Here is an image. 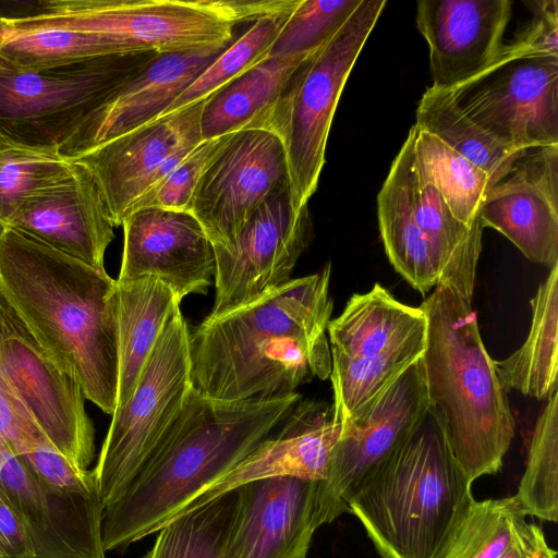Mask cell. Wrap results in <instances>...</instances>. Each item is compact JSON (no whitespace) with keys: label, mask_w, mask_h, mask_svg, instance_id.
I'll return each mask as SVG.
<instances>
[{"label":"cell","mask_w":558,"mask_h":558,"mask_svg":"<svg viewBox=\"0 0 558 558\" xmlns=\"http://www.w3.org/2000/svg\"><path fill=\"white\" fill-rule=\"evenodd\" d=\"M330 265L222 315L190 333L191 386L204 397L238 401L296 392L331 372L327 326Z\"/></svg>","instance_id":"cell-1"},{"label":"cell","mask_w":558,"mask_h":558,"mask_svg":"<svg viewBox=\"0 0 558 558\" xmlns=\"http://www.w3.org/2000/svg\"><path fill=\"white\" fill-rule=\"evenodd\" d=\"M0 291L84 397L117 408L118 283L105 270L11 229L0 231Z\"/></svg>","instance_id":"cell-2"},{"label":"cell","mask_w":558,"mask_h":558,"mask_svg":"<svg viewBox=\"0 0 558 558\" xmlns=\"http://www.w3.org/2000/svg\"><path fill=\"white\" fill-rule=\"evenodd\" d=\"M300 393L225 401L190 388L184 404L148 463L105 508L104 550L128 548L158 532L204 486L235 466L272 434Z\"/></svg>","instance_id":"cell-3"},{"label":"cell","mask_w":558,"mask_h":558,"mask_svg":"<svg viewBox=\"0 0 558 558\" xmlns=\"http://www.w3.org/2000/svg\"><path fill=\"white\" fill-rule=\"evenodd\" d=\"M472 301L441 282L420 305L427 319L421 362L428 410L471 483L500 471L515 429Z\"/></svg>","instance_id":"cell-4"},{"label":"cell","mask_w":558,"mask_h":558,"mask_svg":"<svg viewBox=\"0 0 558 558\" xmlns=\"http://www.w3.org/2000/svg\"><path fill=\"white\" fill-rule=\"evenodd\" d=\"M474 499L436 416L415 432L359 487L348 504L381 558H439Z\"/></svg>","instance_id":"cell-5"},{"label":"cell","mask_w":558,"mask_h":558,"mask_svg":"<svg viewBox=\"0 0 558 558\" xmlns=\"http://www.w3.org/2000/svg\"><path fill=\"white\" fill-rule=\"evenodd\" d=\"M387 1L362 0L342 27L295 70L260 128L284 148L295 210L307 205L325 165L327 140L345 82Z\"/></svg>","instance_id":"cell-6"},{"label":"cell","mask_w":558,"mask_h":558,"mask_svg":"<svg viewBox=\"0 0 558 558\" xmlns=\"http://www.w3.org/2000/svg\"><path fill=\"white\" fill-rule=\"evenodd\" d=\"M156 54H112L39 70L0 57V137L58 153L80 123Z\"/></svg>","instance_id":"cell-7"},{"label":"cell","mask_w":558,"mask_h":558,"mask_svg":"<svg viewBox=\"0 0 558 558\" xmlns=\"http://www.w3.org/2000/svg\"><path fill=\"white\" fill-rule=\"evenodd\" d=\"M191 388L190 331L177 306L168 316L130 398L112 414L93 470L105 508L142 473Z\"/></svg>","instance_id":"cell-8"},{"label":"cell","mask_w":558,"mask_h":558,"mask_svg":"<svg viewBox=\"0 0 558 558\" xmlns=\"http://www.w3.org/2000/svg\"><path fill=\"white\" fill-rule=\"evenodd\" d=\"M0 373L50 444L75 466L88 470L95 456V430L82 388L1 291Z\"/></svg>","instance_id":"cell-9"},{"label":"cell","mask_w":558,"mask_h":558,"mask_svg":"<svg viewBox=\"0 0 558 558\" xmlns=\"http://www.w3.org/2000/svg\"><path fill=\"white\" fill-rule=\"evenodd\" d=\"M51 15L31 22L92 33L133 53L226 47L233 25L206 0H52Z\"/></svg>","instance_id":"cell-10"},{"label":"cell","mask_w":558,"mask_h":558,"mask_svg":"<svg viewBox=\"0 0 558 558\" xmlns=\"http://www.w3.org/2000/svg\"><path fill=\"white\" fill-rule=\"evenodd\" d=\"M427 412L418 359L371 405L341 423L327 477L318 483L319 526L349 512L348 504L359 487L415 432Z\"/></svg>","instance_id":"cell-11"},{"label":"cell","mask_w":558,"mask_h":558,"mask_svg":"<svg viewBox=\"0 0 558 558\" xmlns=\"http://www.w3.org/2000/svg\"><path fill=\"white\" fill-rule=\"evenodd\" d=\"M311 234L307 205L295 210L290 185L281 187L257 208L231 244L214 246L216 293L208 316L243 306L290 281Z\"/></svg>","instance_id":"cell-12"},{"label":"cell","mask_w":558,"mask_h":558,"mask_svg":"<svg viewBox=\"0 0 558 558\" xmlns=\"http://www.w3.org/2000/svg\"><path fill=\"white\" fill-rule=\"evenodd\" d=\"M289 184L280 138L263 129L228 134L205 168L189 211L214 246L232 243L257 208Z\"/></svg>","instance_id":"cell-13"},{"label":"cell","mask_w":558,"mask_h":558,"mask_svg":"<svg viewBox=\"0 0 558 558\" xmlns=\"http://www.w3.org/2000/svg\"><path fill=\"white\" fill-rule=\"evenodd\" d=\"M449 92L500 143L522 151L558 146V58L518 59Z\"/></svg>","instance_id":"cell-14"},{"label":"cell","mask_w":558,"mask_h":558,"mask_svg":"<svg viewBox=\"0 0 558 558\" xmlns=\"http://www.w3.org/2000/svg\"><path fill=\"white\" fill-rule=\"evenodd\" d=\"M206 99L161 117L74 159L96 180L114 227L202 142ZM72 161V160H71Z\"/></svg>","instance_id":"cell-15"},{"label":"cell","mask_w":558,"mask_h":558,"mask_svg":"<svg viewBox=\"0 0 558 558\" xmlns=\"http://www.w3.org/2000/svg\"><path fill=\"white\" fill-rule=\"evenodd\" d=\"M512 14L510 0H421L416 26L429 49L436 88L471 84L504 61V34Z\"/></svg>","instance_id":"cell-16"},{"label":"cell","mask_w":558,"mask_h":558,"mask_svg":"<svg viewBox=\"0 0 558 558\" xmlns=\"http://www.w3.org/2000/svg\"><path fill=\"white\" fill-rule=\"evenodd\" d=\"M123 254L118 282L160 279L181 303L205 293L215 275L214 245L190 211L144 207L122 222Z\"/></svg>","instance_id":"cell-17"},{"label":"cell","mask_w":558,"mask_h":558,"mask_svg":"<svg viewBox=\"0 0 558 558\" xmlns=\"http://www.w3.org/2000/svg\"><path fill=\"white\" fill-rule=\"evenodd\" d=\"M0 490L22 520L36 558H106L100 497L63 494L48 487L1 436Z\"/></svg>","instance_id":"cell-18"},{"label":"cell","mask_w":558,"mask_h":558,"mask_svg":"<svg viewBox=\"0 0 558 558\" xmlns=\"http://www.w3.org/2000/svg\"><path fill=\"white\" fill-rule=\"evenodd\" d=\"M318 483L284 475L239 487L225 558H306L319 527Z\"/></svg>","instance_id":"cell-19"},{"label":"cell","mask_w":558,"mask_h":558,"mask_svg":"<svg viewBox=\"0 0 558 558\" xmlns=\"http://www.w3.org/2000/svg\"><path fill=\"white\" fill-rule=\"evenodd\" d=\"M227 47L157 53L137 75L80 123L58 154L74 160L157 120Z\"/></svg>","instance_id":"cell-20"},{"label":"cell","mask_w":558,"mask_h":558,"mask_svg":"<svg viewBox=\"0 0 558 558\" xmlns=\"http://www.w3.org/2000/svg\"><path fill=\"white\" fill-rule=\"evenodd\" d=\"M281 424L279 433L269 435L235 466L204 486L170 520L254 481L284 475L324 481L341 433L332 405L300 399Z\"/></svg>","instance_id":"cell-21"},{"label":"cell","mask_w":558,"mask_h":558,"mask_svg":"<svg viewBox=\"0 0 558 558\" xmlns=\"http://www.w3.org/2000/svg\"><path fill=\"white\" fill-rule=\"evenodd\" d=\"M478 219L531 262L549 269L558 265V146L537 148L518 161L492 186Z\"/></svg>","instance_id":"cell-22"},{"label":"cell","mask_w":558,"mask_h":558,"mask_svg":"<svg viewBox=\"0 0 558 558\" xmlns=\"http://www.w3.org/2000/svg\"><path fill=\"white\" fill-rule=\"evenodd\" d=\"M72 162L69 175L26 201L7 229L102 269L114 225L90 171Z\"/></svg>","instance_id":"cell-23"},{"label":"cell","mask_w":558,"mask_h":558,"mask_svg":"<svg viewBox=\"0 0 558 558\" xmlns=\"http://www.w3.org/2000/svg\"><path fill=\"white\" fill-rule=\"evenodd\" d=\"M426 331L427 319L420 306L401 303L379 283L353 294L327 326L330 353L367 359H420Z\"/></svg>","instance_id":"cell-24"},{"label":"cell","mask_w":558,"mask_h":558,"mask_svg":"<svg viewBox=\"0 0 558 558\" xmlns=\"http://www.w3.org/2000/svg\"><path fill=\"white\" fill-rule=\"evenodd\" d=\"M414 140L413 125L377 195V215L390 264L410 286L426 295L442 281V269L416 220Z\"/></svg>","instance_id":"cell-25"},{"label":"cell","mask_w":558,"mask_h":558,"mask_svg":"<svg viewBox=\"0 0 558 558\" xmlns=\"http://www.w3.org/2000/svg\"><path fill=\"white\" fill-rule=\"evenodd\" d=\"M312 53L265 59L209 96L201 117L203 141L259 129L295 70Z\"/></svg>","instance_id":"cell-26"},{"label":"cell","mask_w":558,"mask_h":558,"mask_svg":"<svg viewBox=\"0 0 558 558\" xmlns=\"http://www.w3.org/2000/svg\"><path fill=\"white\" fill-rule=\"evenodd\" d=\"M119 378L117 408L132 395L159 333L180 306L173 292L158 278L118 282ZM116 408V409H117Z\"/></svg>","instance_id":"cell-27"},{"label":"cell","mask_w":558,"mask_h":558,"mask_svg":"<svg viewBox=\"0 0 558 558\" xmlns=\"http://www.w3.org/2000/svg\"><path fill=\"white\" fill-rule=\"evenodd\" d=\"M532 322L523 344L495 361L501 387L537 400L558 389V265L549 269L531 300Z\"/></svg>","instance_id":"cell-28"},{"label":"cell","mask_w":558,"mask_h":558,"mask_svg":"<svg viewBox=\"0 0 558 558\" xmlns=\"http://www.w3.org/2000/svg\"><path fill=\"white\" fill-rule=\"evenodd\" d=\"M414 125L482 170L494 185L509 175L526 153L493 137L461 110L449 90L434 86L422 95Z\"/></svg>","instance_id":"cell-29"},{"label":"cell","mask_w":558,"mask_h":558,"mask_svg":"<svg viewBox=\"0 0 558 558\" xmlns=\"http://www.w3.org/2000/svg\"><path fill=\"white\" fill-rule=\"evenodd\" d=\"M131 53L123 46L97 34L31 21L0 22V57L22 69H49Z\"/></svg>","instance_id":"cell-30"},{"label":"cell","mask_w":558,"mask_h":558,"mask_svg":"<svg viewBox=\"0 0 558 558\" xmlns=\"http://www.w3.org/2000/svg\"><path fill=\"white\" fill-rule=\"evenodd\" d=\"M415 126V125H414ZM415 166L436 186L452 215L471 228L494 185L488 177L429 133L415 126Z\"/></svg>","instance_id":"cell-31"},{"label":"cell","mask_w":558,"mask_h":558,"mask_svg":"<svg viewBox=\"0 0 558 558\" xmlns=\"http://www.w3.org/2000/svg\"><path fill=\"white\" fill-rule=\"evenodd\" d=\"M238 501L239 488L173 518L144 558H225Z\"/></svg>","instance_id":"cell-32"},{"label":"cell","mask_w":558,"mask_h":558,"mask_svg":"<svg viewBox=\"0 0 558 558\" xmlns=\"http://www.w3.org/2000/svg\"><path fill=\"white\" fill-rule=\"evenodd\" d=\"M514 496L473 499L461 513L439 558H499L527 523Z\"/></svg>","instance_id":"cell-33"},{"label":"cell","mask_w":558,"mask_h":558,"mask_svg":"<svg viewBox=\"0 0 558 558\" xmlns=\"http://www.w3.org/2000/svg\"><path fill=\"white\" fill-rule=\"evenodd\" d=\"M526 515L558 520V389L546 399L530 438L525 468L514 495Z\"/></svg>","instance_id":"cell-34"},{"label":"cell","mask_w":558,"mask_h":558,"mask_svg":"<svg viewBox=\"0 0 558 558\" xmlns=\"http://www.w3.org/2000/svg\"><path fill=\"white\" fill-rule=\"evenodd\" d=\"M71 160L0 137V231L31 197L69 175Z\"/></svg>","instance_id":"cell-35"},{"label":"cell","mask_w":558,"mask_h":558,"mask_svg":"<svg viewBox=\"0 0 558 558\" xmlns=\"http://www.w3.org/2000/svg\"><path fill=\"white\" fill-rule=\"evenodd\" d=\"M288 17L268 16L255 21L174 99L159 118L208 98L265 60Z\"/></svg>","instance_id":"cell-36"},{"label":"cell","mask_w":558,"mask_h":558,"mask_svg":"<svg viewBox=\"0 0 558 558\" xmlns=\"http://www.w3.org/2000/svg\"><path fill=\"white\" fill-rule=\"evenodd\" d=\"M330 354L332 411L333 418L340 424L371 405L410 365L418 360L367 359Z\"/></svg>","instance_id":"cell-37"},{"label":"cell","mask_w":558,"mask_h":558,"mask_svg":"<svg viewBox=\"0 0 558 558\" xmlns=\"http://www.w3.org/2000/svg\"><path fill=\"white\" fill-rule=\"evenodd\" d=\"M362 0H301L284 22L266 59L311 53L328 41Z\"/></svg>","instance_id":"cell-38"},{"label":"cell","mask_w":558,"mask_h":558,"mask_svg":"<svg viewBox=\"0 0 558 558\" xmlns=\"http://www.w3.org/2000/svg\"><path fill=\"white\" fill-rule=\"evenodd\" d=\"M227 135L203 141L158 186L145 194L132 211L144 207L189 211L196 185Z\"/></svg>","instance_id":"cell-39"},{"label":"cell","mask_w":558,"mask_h":558,"mask_svg":"<svg viewBox=\"0 0 558 558\" xmlns=\"http://www.w3.org/2000/svg\"><path fill=\"white\" fill-rule=\"evenodd\" d=\"M19 457L45 485L53 490L80 496H99L93 470L78 469L51 444L41 445Z\"/></svg>","instance_id":"cell-40"},{"label":"cell","mask_w":558,"mask_h":558,"mask_svg":"<svg viewBox=\"0 0 558 558\" xmlns=\"http://www.w3.org/2000/svg\"><path fill=\"white\" fill-rule=\"evenodd\" d=\"M534 17L509 45L505 46L506 63L529 58H558V2L556 0L527 3Z\"/></svg>","instance_id":"cell-41"},{"label":"cell","mask_w":558,"mask_h":558,"mask_svg":"<svg viewBox=\"0 0 558 558\" xmlns=\"http://www.w3.org/2000/svg\"><path fill=\"white\" fill-rule=\"evenodd\" d=\"M0 436L16 456L50 444L1 373Z\"/></svg>","instance_id":"cell-42"},{"label":"cell","mask_w":558,"mask_h":558,"mask_svg":"<svg viewBox=\"0 0 558 558\" xmlns=\"http://www.w3.org/2000/svg\"><path fill=\"white\" fill-rule=\"evenodd\" d=\"M301 0H206L221 19L233 26L268 16H289Z\"/></svg>","instance_id":"cell-43"},{"label":"cell","mask_w":558,"mask_h":558,"mask_svg":"<svg viewBox=\"0 0 558 558\" xmlns=\"http://www.w3.org/2000/svg\"><path fill=\"white\" fill-rule=\"evenodd\" d=\"M0 558H36L34 545L22 520L1 490Z\"/></svg>","instance_id":"cell-44"},{"label":"cell","mask_w":558,"mask_h":558,"mask_svg":"<svg viewBox=\"0 0 558 558\" xmlns=\"http://www.w3.org/2000/svg\"><path fill=\"white\" fill-rule=\"evenodd\" d=\"M499 558H557V551L548 545L543 530L527 522Z\"/></svg>","instance_id":"cell-45"},{"label":"cell","mask_w":558,"mask_h":558,"mask_svg":"<svg viewBox=\"0 0 558 558\" xmlns=\"http://www.w3.org/2000/svg\"><path fill=\"white\" fill-rule=\"evenodd\" d=\"M52 13V0L0 1V22L13 23L48 16Z\"/></svg>","instance_id":"cell-46"}]
</instances>
